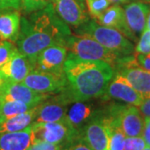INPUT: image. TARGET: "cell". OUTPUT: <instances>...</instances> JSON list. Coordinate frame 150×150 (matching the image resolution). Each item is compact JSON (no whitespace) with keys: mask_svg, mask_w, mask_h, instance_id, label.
<instances>
[{"mask_svg":"<svg viewBox=\"0 0 150 150\" xmlns=\"http://www.w3.org/2000/svg\"><path fill=\"white\" fill-rule=\"evenodd\" d=\"M20 5V0H0V13L6 10H18Z\"/></svg>","mask_w":150,"mask_h":150,"instance_id":"cell-30","label":"cell"},{"mask_svg":"<svg viewBox=\"0 0 150 150\" xmlns=\"http://www.w3.org/2000/svg\"><path fill=\"white\" fill-rule=\"evenodd\" d=\"M65 48L70 54L79 59L103 61L109 64L112 68L121 59L93 38L84 35H71L65 43Z\"/></svg>","mask_w":150,"mask_h":150,"instance_id":"cell-4","label":"cell"},{"mask_svg":"<svg viewBox=\"0 0 150 150\" xmlns=\"http://www.w3.org/2000/svg\"><path fill=\"white\" fill-rule=\"evenodd\" d=\"M144 1H145V2H149V3H150V0H144Z\"/></svg>","mask_w":150,"mask_h":150,"instance_id":"cell-39","label":"cell"},{"mask_svg":"<svg viewBox=\"0 0 150 150\" xmlns=\"http://www.w3.org/2000/svg\"><path fill=\"white\" fill-rule=\"evenodd\" d=\"M97 20L100 25L118 30L130 41L134 43L138 42V37L129 28L126 21L124 10L120 5L115 4L108 7Z\"/></svg>","mask_w":150,"mask_h":150,"instance_id":"cell-17","label":"cell"},{"mask_svg":"<svg viewBox=\"0 0 150 150\" xmlns=\"http://www.w3.org/2000/svg\"><path fill=\"white\" fill-rule=\"evenodd\" d=\"M59 17L71 26L77 28L89 21L83 0H52Z\"/></svg>","mask_w":150,"mask_h":150,"instance_id":"cell-11","label":"cell"},{"mask_svg":"<svg viewBox=\"0 0 150 150\" xmlns=\"http://www.w3.org/2000/svg\"><path fill=\"white\" fill-rule=\"evenodd\" d=\"M150 53V30L145 28L138 39L137 45L134 48V54H146Z\"/></svg>","mask_w":150,"mask_h":150,"instance_id":"cell-24","label":"cell"},{"mask_svg":"<svg viewBox=\"0 0 150 150\" xmlns=\"http://www.w3.org/2000/svg\"><path fill=\"white\" fill-rule=\"evenodd\" d=\"M142 136L144 139L147 146L150 147V118H144V129Z\"/></svg>","mask_w":150,"mask_h":150,"instance_id":"cell-33","label":"cell"},{"mask_svg":"<svg viewBox=\"0 0 150 150\" xmlns=\"http://www.w3.org/2000/svg\"><path fill=\"white\" fill-rule=\"evenodd\" d=\"M22 83L38 93L54 94L64 90L67 79L64 72L48 73L33 69Z\"/></svg>","mask_w":150,"mask_h":150,"instance_id":"cell-8","label":"cell"},{"mask_svg":"<svg viewBox=\"0 0 150 150\" xmlns=\"http://www.w3.org/2000/svg\"><path fill=\"white\" fill-rule=\"evenodd\" d=\"M135 58L141 67L150 71V53L146 54H136Z\"/></svg>","mask_w":150,"mask_h":150,"instance_id":"cell-31","label":"cell"},{"mask_svg":"<svg viewBox=\"0 0 150 150\" xmlns=\"http://www.w3.org/2000/svg\"><path fill=\"white\" fill-rule=\"evenodd\" d=\"M49 93L34 91L22 83L1 82L0 98L2 101H20L38 105L50 97Z\"/></svg>","mask_w":150,"mask_h":150,"instance_id":"cell-10","label":"cell"},{"mask_svg":"<svg viewBox=\"0 0 150 150\" xmlns=\"http://www.w3.org/2000/svg\"><path fill=\"white\" fill-rule=\"evenodd\" d=\"M33 69L32 63L17 50L5 64L0 68V81L22 83Z\"/></svg>","mask_w":150,"mask_h":150,"instance_id":"cell-13","label":"cell"},{"mask_svg":"<svg viewBox=\"0 0 150 150\" xmlns=\"http://www.w3.org/2000/svg\"><path fill=\"white\" fill-rule=\"evenodd\" d=\"M139 109L144 118H150V98L144 99L139 106Z\"/></svg>","mask_w":150,"mask_h":150,"instance_id":"cell-32","label":"cell"},{"mask_svg":"<svg viewBox=\"0 0 150 150\" xmlns=\"http://www.w3.org/2000/svg\"><path fill=\"white\" fill-rule=\"evenodd\" d=\"M35 142L31 125L21 131L0 134V150H28Z\"/></svg>","mask_w":150,"mask_h":150,"instance_id":"cell-18","label":"cell"},{"mask_svg":"<svg viewBox=\"0 0 150 150\" xmlns=\"http://www.w3.org/2000/svg\"><path fill=\"white\" fill-rule=\"evenodd\" d=\"M111 3H115L117 4H127L129 3L131 0H109Z\"/></svg>","mask_w":150,"mask_h":150,"instance_id":"cell-34","label":"cell"},{"mask_svg":"<svg viewBox=\"0 0 150 150\" xmlns=\"http://www.w3.org/2000/svg\"><path fill=\"white\" fill-rule=\"evenodd\" d=\"M0 83H1V81H0Z\"/></svg>","mask_w":150,"mask_h":150,"instance_id":"cell-40","label":"cell"},{"mask_svg":"<svg viewBox=\"0 0 150 150\" xmlns=\"http://www.w3.org/2000/svg\"><path fill=\"white\" fill-rule=\"evenodd\" d=\"M3 121H4V118H1V117H0V123H2V122H3Z\"/></svg>","mask_w":150,"mask_h":150,"instance_id":"cell-37","label":"cell"},{"mask_svg":"<svg viewBox=\"0 0 150 150\" xmlns=\"http://www.w3.org/2000/svg\"><path fill=\"white\" fill-rule=\"evenodd\" d=\"M68 49L63 45L49 46L38 54L33 69L48 73H64Z\"/></svg>","mask_w":150,"mask_h":150,"instance_id":"cell-15","label":"cell"},{"mask_svg":"<svg viewBox=\"0 0 150 150\" xmlns=\"http://www.w3.org/2000/svg\"><path fill=\"white\" fill-rule=\"evenodd\" d=\"M144 150H150V147H148V146H147Z\"/></svg>","mask_w":150,"mask_h":150,"instance_id":"cell-36","label":"cell"},{"mask_svg":"<svg viewBox=\"0 0 150 150\" xmlns=\"http://www.w3.org/2000/svg\"><path fill=\"white\" fill-rule=\"evenodd\" d=\"M36 106L37 105H34L32 103H28L20 101H2L0 117L4 119H7L11 117L28 112Z\"/></svg>","mask_w":150,"mask_h":150,"instance_id":"cell-22","label":"cell"},{"mask_svg":"<svg viewBox=\"0 0 150 150\" xmlns=\"http://www.w3.org/2000/svg\"><path fill=\"white\" fill-rule=\"evenodd\" d=\"M1 103H2V100L0 98V113H1Z\"/></svg>","mask_w":150,"mask_h":150,"instance_id":"cell-38","label":"cell"},{"mask_svg":"<svg viewBox=\"0 0 150 150\" xmlns=\"http://www.w3.org/2000/svg\"><path fill=\"white\" fill-rule=\"evenodd\" d=\"M88 12L93 18L98 19L99 16L109 7V0H86Z\"/></svg>","mask_w":150,"mask_h":150,"instance_id":"cell-23","label":"cell"},{"mask_svg":"<svg viewBox=\"0 0 150 150\" xmlns=\"http://www.w3.org/2000/svg\"><path fill=\"white\" fill-rule=\"evenodd\" d=\"M72 103L74 102L71 97L65 89L51 94L45 101L38 105L37 114L33 123L64 122L69 104Z\"/></svg>","mask_w":150,"mask_h":150,"instance_id":"cell-7","label":"cell"},{"mask_svg":"<svg viewBox=\"0 0 150 150\" xmlns=\"http://www.w3.org/2000/svg\"><path fill=\"white\" fill-rule=\"evenodd\" d=\"M76 28L78 35L93 38L120 58L134 55V43L114 28L100 25L94 20H89Z\"/></svg>","mask_w":150,"mask_h":150,"instance_id":"cell-3","label":"cell"},{"mask_svg":"<svg viewBox=\"0 0 150 150\" xmlns=\"http://www.w3.org/2000/svg\"><path fill=\"white\" fill-rule=\"evenodd\" d=\"M87 101L88 100L72 103L67 111L64 122L77 133H79L84 125L102 112L101 108Z\"/></svg>","mask_w":150,"mask_h":150,"instance_id":"cell-12","label":"cell"},{"mask_svg":"<svg viewBox=\"0 0 150 150\" xmlns=\"http://www.w3.org/2000/svg\"><path fill=\"white\" fill-rule=\"evenodd\" d=\"M150 6L142 2H131L125 5L123 10L129 28L138 37L146 28L147 17Z\"/></svg>","mask_w":150,"mask_h":150,"instance_id":"cell-19","label":"cell"},{"mask_svg":"<svg viewBox=\"0 0 150 150\" xmlns=\"http://www.w3.org/2000/svg\"><path fill=\"white\" fill-rule=\"evenodd\" d=\"M72 35L71 29L54 10L50 3L41 10L21 18L18 50L33 65L38 54L52 45H63Z\"/></svg>","mask_w":150,"mask_h":150,"instance_id":"cell-1","label":"cell"},{"mask_svg":"<svg viewBox=\"0 0 150 150\" xmlns=\"http://www.w3.org/2000/svg\"><path fill=\"white\" fill-rule=\"evenodd\" d=\"M38 105L29 111L11 117L0 123V134L18 132L27 129L34 122L37 114Z\"/></svg>","mask_w":150,"mask_h":150,"instance_id":"cell-21","label":"cell"},{"mask_svg":"<svg viewBox=\"0 0 150 150\" xmlns=\"http://www.w3.org/2000/svg\"><path fill=\"white\" fill-rule=\"evenodd\" d=\"M79 134L92 150H108V133L102 112L84 125Z\"/></svg>","mask_w":150,"mask_h":150,"instance_id":"cell-14","label":"cell"},{"mask_svg":"<svg viewBox=\"0 0 150 150\" xmlns=\"http://www.w3.org/2000/svg\"><path fill=\"white\" fill-rule=\"evenodd\" d=\"M105 96L120 100L125 103L139 107L144 101V98L136 91L126 79L114 72L112 79L108 83Z\"/></svg>","mask_w":150,"mask_h":150,"instance_id":"cell-16","label":"cell"},{"mask_svg":"<svg viewBox=\"0 0 150 150\" xmlns=\"http://www.w3.org/2000/svg\"><path fill=\"white\" fill-rule=\"evenodd\" d=\"M147 147L143 136L126 137L124 142V150H144Z\"/></svg>","mask_w":150,"mask_h":150,"instance_id":"cell-28","label":"cell"},{"mask_svg":"<svg viewBox=\"0 0 150 150\" xmlns=\"http://www.w3.org/2000/svg\"><path fill=\"white\" fill-rule=\"evenodd\" d=\"M36 140L64 145L79 133L75 132L65 122L33 123L31 125Z\"/></svg>","mask_w":150,"mask_h":150,"instance_id":"cell-9","label":"cell"},{"mask_svg":"<svg viewBox=\"0 0 150 150\" xmlns=\"http://www.w3.org/2000/svg\"><path fill=\"white\" fill-rule=\"evenodd\" d=\"M103 115L113 119L126 137L142 136L144 118L139 109L131 104L115 103L103 108Z\"/></svg>","mask_w":150,"mask_h":150,"instance_id":"cell-5","label":"cell"},{"mask_svg":"<svg viewBox=\"0 0 150 150\" xmlns=\"http://www.w3.org/2000/svg\"><path fill=\"white\" fill-rule=\"evenodd\" d=\"M62 145L51 144L42 140H36L28 150H61Z\"/></svg>","mask_w":150,"mask_h":150,"instance_id":"cell-29","label":"cell"},{"mask_svg":"<svg viewBox=\"0 0 150 150\" xmlns=\"http://www.w3.org/2000/svg\"><path fill=\"white\" fill-rule=\"evenodd\" d=\"M21 16L18 9L0 13V40L16 43L20 32Z\"/></svg>","mask_w":150,"mask_h":150,"instance_id":"cell-20","label":"cell"},{"mask_svg":"<svg viewBox=\"0 0 150 150\" xmlns=\"http://www.w3.org/2000/svg\"><path fill=\"white\" fill-rule=\"evenodd\" d=\"M64 70L67 79L65 90L74 103L104 96L114 74L113 68L108 63L79 59L70 53Z\"/></svg>","mask_w":150,"mask_h":150,"instance_id":"cell-2","label":"cell"},{"mask_svg":"<svg viewBox=\"0 0 150 150\" xmlns=\"http://www.w3.org/2000/svg\"><path fill=\"white\" fill-rule=\"evenodd\" d=\"M61 150H92V149L79 133V134L74 137L72 139L62 145Z\"/></svg>","mask_w":150,"mask_h":150,"instance_id":"cell-27","label":"cell"},{"mask_svg":"<svg viewBox=\"0 0 150 150\" xmlns=\"http://www.w3.org/2000/svg\"><path fill=\"white\" fill-rule=\"evenodd\" d=\"M52 0H20L22 8L28 13L46 8Z\"/></svg>","mask_w":150,"mask_h":150,"instance_id":"cell-26","label":"cell"},{"mask_svg":"<svg viewBox=\"0 0 150 150\" xmlns=\"http://www.w3.org/2000/svg\"><path fill=\"white\" fill-rule=\"evenodd\" d=\"M18 50V48L13 42L7 40H1L0 42V68L8 61Z\"/></svg>","mask_w":150,"mask_h":150,"instance_id":"cell-25","label":"cell"},{"mask_svg":"<svg viewBox=\"0 0 150 150\" xmlns=\"http://www.w3.org/2000/svg\"><path fill=\"white\" fill-rule=\"evenodd\" d=\"M144 98H150V71L141 67L134 55L123 57L113 67Z\"/></svg>","mask_w":150,"mask_h":150,"instance_id":"cell-6","label":"cell"},{"mask_svg":"<svg viewBox=\"0 0 150 150\" xmlns=\"http://www.w3.org/2000/svg\"><path fill=\"white\" fill-rule=\"evenodd\" d=\"M146 28H149L150 30V9L149 13H148V17H147V23H146Z\"/></svg>","mask_w":150,"mask_h":150,"instance_id":"cell-35","label":"cell"}]
</instances>
